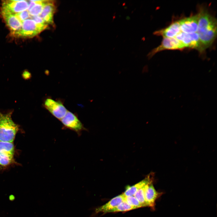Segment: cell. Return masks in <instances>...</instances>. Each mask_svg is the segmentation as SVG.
Here are the masks:
<instances>
[{
  "label": "cell",
  "mask_w": 217,
  "mask_h": 217,
  "mask_svg": "<svg viewBox=\"0 0 217 217\" xmlns=\"http://www.w3.org/2000/svg\"><path fill=\"white\" fill-rule=\"evenodd\" d=\"M197 33L205 49L210 46L216 37L217 20L204 8L200 9Z\"/></svg>",
  "instance_id": "1"
},
{
  "label": "cell",
  "mask_w": 217,
  "mask_h": 217,
  "mask_svg": "<svg viewBox=\"0 0 217 217\" xmlns=\"http://www.w3.org/2000/svg\"><path fill=\"white\" fill-rule=\"evenodd\" d=\"M13 111L6 114L0 112V141L13 142L20 131V126L12 119Z\"/></svg>",
  "instance_id": "2"
},
{
  "label": "cell",
  "mask_w": 217,
  "mask_h": 217,
  "mask_svg": "<svg viewBox=\"0 0 217 217\" xmlns=\"http://www.w3.org/2000/svg\"><path fill=\"white\" fill-rule=\"evenodd\" d=\"M175 37L185 47L194 49L200 53L203 52L206 49L197 32L187 33L181 31Z\"/></svg>",
  "instance_id": "3"
},
{
  "label": "cell",
  "mask_w": 217,
  "mask_h": 217,
  "mask_svg": "<svg viewBox=\"0 0 217 217\" xmlns=\"http://www.w3.org/2000/svg\"><path fill=\"white\" fill-rule=\"evenodd\" d=\"M64 129H69L81 135L82 132L86 130L77 116L72 112L68 111L64 117L60 120Z\"/></svg>",
  "instance_id": "4"
},
{
  "label": "cell",
  "mask_w": 217,
  "mask_h": 217,
  "mask_svg": "<svg viewBox=\"0 0 217 217\" xmlns=\"http://www.w3.org/2000/svg\"><path fill=\"white\" fill-rule=\"evenodd\" d=\"M185 48L184 45L175 37H163L160 45L153 49L147 55L150 58L155 54L165 50H181Z\"/></svg>",
  "instance_id": "5"
},
{
  "label": "cell",
  "mask_w": 217,
  "mask_h": 217,
  "mask_svg": "<svg viewBox=\"0 0 217 217\" xmlns=\"http://www.w3.org/2000/svg\"><path fill=\"white\" fill-rule=\"evenodd\" d=\"M44 106L54 116L60 120L64 117L68 111L61 101L51 98H46L44 101Z\"/></svg>",
  "instance_id": "6"
},
{
  "label": "cell",
  "mask_w": 217,
  "mask_h": 217,
  "mask_svg": "<svg viewBox=\"0 0 217 217\" xmlns=\"http://www.w3.org/2000/svg\"><path fill=\"white\" fill-rule=\"evenodd\" d=\"M20 30L15 36L24 37H32L42 31L31 19H27L22 22Z\"/></svg>",
  "instance_id": "7"
},
{
  "label": "cell",
  "mask_w": 217,
  "mask_h": 217,
  "mask_svg": "<svg viewBox=\"0 0 217 217\" xmlns=\"http://www.w3.org/2000/svg\"><path fill=\"white\" fill-rule=\"evenodd\" d=\"M28 6V1H4L2 3L1 11L15 14L27 10Z\"/></svg>",
  "instance_id": "8"
},
{
  "label": "cell",
  "mask_w": 217,
  "mask_h": 217,
  "mask_svg": "<svg viewBox=\"0 0 217 217\" xmlns=\"http://www.w3.org/2000/svg\"><path fill=\"white\" fill-rule=\"evenodd\" d=\"M198 17L197 14L178 20L181 31L187 33L196 32L198 27Z\"/></svg>",
  "instance_id": "9"
},
{
  "label": "cell",
  "mask_w": 217,
  "mask_h": 217,
  "mask_svg": "<svg viewBox=\"0 0 217 217\" xmlns=\"http://www.w3.org/2000/svg\"><path fill=\"white\" fill-rule=\"evenodd\" d=\"M1 14L12 33L15 36L21 29V22L14 14L2 11Z\"/></svg>",
  "instance_id": "10"
},
{
  "label": "cell",
  "mask_w": 217,
  "mask_h": 217,
  "mask_svg": "<svg viewBox=\"0 0 217 217\" xmlns=\"http://www.w3.org/2000/svg\"><path fill=\"white\" fill-rule=\"evenodd\" d=\"M152 183H151L146 185L145 191V198L147 206H149L152 210H154L155 201L162 195V193L157 192Z\"/></svg>",
  "instance_id": "11"
},
{
  "label": "cell",
  "mask_w": 217,
  "mask_h": 217,
  "mask_svg": "<svg viewBox=\"0 0 217 217\" xmlns=\"http://www.w3.org/2000/svg\"><path fill=\"white\" fill-rule=\"evenodd\" d=\"M181 32L178 21L173 22L167 27L155 31L154 35L163 37H175Z\"/></svg>",
  "instance_id": "12"
},
{
  "label": "cell",
  "mask_w": 217,
  "mask_h": 217,
  "mask_svg": "<svg viewBox=\"0 0 217 217\" xmlns=\"http://www.w3.org/2000/svg\"><path fill=\"white\" fill-rule=\"evenodd\" d=\"M55 7L52 1H49L44 6L39 16L47 24L53 23V17Z\"/></svg>",
  "instance_id": "13"
},
{
  "label": "cell",
  "mask_w": 217,
  "mask_h": 217,
  "mask_svg": "<svg viewBox=\"0 0 217 217\" xmlns=\"http://www.w3.org/2000/svg\"><path fill=\"white\" fill-rule=\"evenodd\" d=\"M125 196L123 194L117 196L112 199L109 202L98 208L95 210V212L106 213L108 211L115 208L122 202L124 201Z\"/></svg>",
  "instance_id": "14"
},
{
  "label": "cell",
  "mask_w": 217,
  "mask_h": 217,
  "mask_svg": "<svg viewBox=\"0 0 217 217\" xmlns=\"http://www.w3.org/2000/svg\"><path fill=\"white\" fill-rule=\"evenodd\" d=\"M153 176L150 174L145 179L132 186H128L123 193L125 196H134L135 193L143 186L153 182Z\"/></svg>",
  "instance_id": "15"
},
{
  "label": "cell",
  "mask_w": 217,
  "mask_h": 217,
  "mask_svg": "<svg viewBox=\"0 0 217 217\" xmlns=\"http://www.w3.org/2000/svg\"><path fill=\"white\" fill-rule=\"evenodd\" d=\"M13 154L3 152H0V170H5L11 166L19 165L14 158Z\"/></svg>",
  "instance_id": "16"
},
{
  "label": "cell",
  "mask_w": 217,
  "mask_h": 217,
  "mask_svg": "<svg viewBox=\"0 0 217 217\" xmlns=\"http://www.w3.org/2000/svg\"><path fill=\"white\" fill-rule=\"evenodd\" d=\"M36 4L29 11L31 16H39L45 5L48 2L47 0H35Z\"/></svg>",
  "instance_id": "17"
},
{
  "label": "cell",
  "mask_w": 217,
  "mask_h": 217,
  "mask_svg": "<svg viewBox=\"0 0 217 217\" xmlns=\"http://www.w3.org/2000/svg\"><path fill=\"white\" fill-rule=\"evenodd\" d=\"M0 152L6 153L15 155V148L13 142L0 141Z\"/></svg>",
  "instance_id": "18"
},
{
  "label": "cell",
  "mask_w": 217,
  "mask_h": 217,
  "mask_svg": "<svg viewBox=\"0 0 217 217\" xmlns=\"http://www.w3.org/2000/svg\"><path fill=\"white\" fill-rule=\"evenodd\" d=\"M137 208L136 207L130 205L124 201L115 208L108 211L107 213L126 212Z\"/></svg>",
  "instance_id": "19"
},
{
  "label": "cell",
  "mask_w": 217,
  "mask_h": 217,
  "mask_svg": "<svg viewBox=\"0 0 217 217\" xmlns=\"http://www.w3.org/2000/svg\"><path fill=\"white\" fill-rule=\"evenodd\" d=\"M147 185L143 186L138 190L134 195V196L139 201L143 207L147 206L145 198V189Z\"/></svg>",
  "instance_id": "20"
},
{
  "label": "cell",
  "mask_w": 217,
  "mask_h": 217,
  "mask_svg": "<svg viewBox=\"0 0 217 217\" xmlns=\"http://www.w3.org/2000/svg\"><path fill=\"white\" fill-rule=\"evenodd\" d=\"M30 17L35 22L42 31L47 27L48 24L39 16H31L30 15Z\"/></svg>",
  "instance_id": "21"
},
{
  "label": "cell",
  "mask_w": 217,
  "mask_h": 217,
  "mask_svg": "<svg viewBox=\"0 0 217 217\" xmlns=\"http://www.w3.org/2000/svg\"><path fill=\"white\" fill-rule=\"evenodd\" d=\"M124 201L130 205L137 208L143 207L139 201L134 196H125Z\"/></svg>",
  "instance_id": "22"
},
{
  "label": "cell",
  "mask_w": 217,
  "mask_h": 217,
  "mask_svg": "<svg viewBox=\"0 0 217 217\" xmlns=\"http://www.w3.org/2000/svg\"><path fill=\"white\" fill-rule=\"evenodd\" d=\"M14 14L18 18L21 23L24 20L27 19L30 17V14L27 10Z\"/></svg>",
  "instance_id": "23"
},
{
  "label": "cell",
  "mask_w": 217,
  "mask_h": 217,
  "mask_svg": "<svg viewBox=\"0 0 217 217\" xmlns=\"http://www.w3.org/2000/svg\"><path fill=\"white\" fill-rule=\"evenodd\" d=\"M22 77L25 80H29L31 77V74L28 71L25 70L22 74Z\"/></svg>",
  "instance_id": "24"
}]
</instances>
